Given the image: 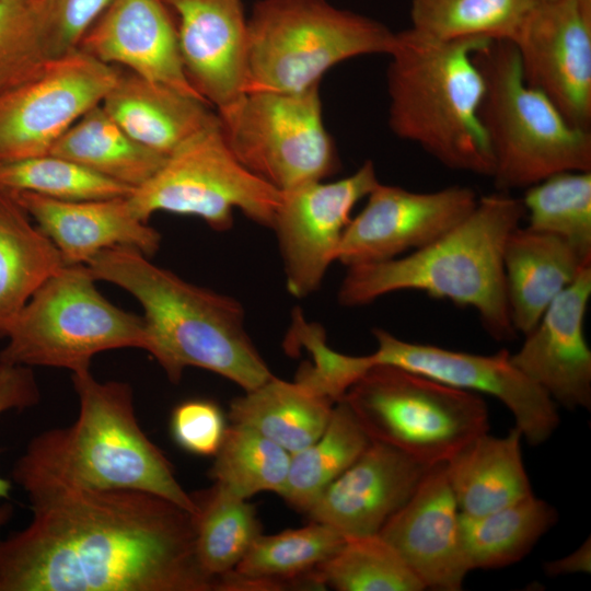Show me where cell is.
<instances>
[{"mask_svg":"<svg viewBox=\"0 0 591 591\" xmlns=\"http://www.w3.org/2000/svg\"><path fill=\"white\" fill-rule=\"evenodd\" d=\"M25 494L32 520L0 542V591H217L177 505L131 489Z\"/></svg>","mask_w":591,"mask_h":591,"instance_id":"1","label":"cell"},{"mask_svg":"<svg viewBox=\"0 0 591 591\" xmlns=\"http://www.w3.org/2000/svg\"><path fill=\"white\" fill-rule=\"evenodd\" d=\"M77 420L34 437L15 462L12 480L24 491L39 486L131 489L164 498L193 515L197 506L171 462L142 431L127 382L72 374Z\"/></svg>","mask_w":591,"mask_h":591,"instance_id":"2","label":"cell"},{"mask_svg":"<svg viewBox=\"0 0 591 591\" xmlns=\"http://www.w3.org/2000/svg\"><path fill=\"white\" fill-rule=\"evenodd\" d=\"M96 280L128 291L143 310L147 350L172 383L186 368L211 371L251 391L274 374L245 328L242 304L159 267L142 252L114 246L88 264Z\"/></svg>","mask_w":591,"mask_h":591,"instance_id":"3","label":"cell"},{"mask_svg":"<svg viewBox=\"0 0 591 591\" xmlns=\"http://www.w3.org/2000/svg\"><path fill=\"white\" fill-rule=\"evenodd\" d=\"M525 217L521 201L508 192L478 198L474 209L439 239L405 256L348 267L338 301L369 304L382 296L418 290L474 308L495 340L515 337L509 313L503 248Z\"/></svg>","mask_w":591,"mask_h":591,"instance_id":"4","label":"cell"},{"mask_svg":"<svg viewBox=\"0 0 591 591\" xmlns=\"http://www.w3.org/2000/svg\"><path fill=\"white\" fill-rule=\"evenodd\" d=\"M487 38L441 40L396 33L386 72L389 125L447 167L493 176L479 108L485 92L473 55Z\"/></svg>","mask_w":591,"mask_h":591,"instance_id":"5","label":"cell"},{"mask_svg":"<svg viewBox=\"0 0 591 591\" xmlns=\"http://www.w3.org/2000/svg\"><path fill=\"white\" fill-rule=\"evenodd\" d=\"M473 58L485 92L479 116L500 192L528 188L566 171H591V131L572 125L523 79L512 42L489 39Z\"/></svg>","mask_w":591,"mask_h":591,"instance_id":"6","label":"cell"},{"mask_svg":"<svg viewBox=\"0 0 591 591\" xmlns=\"http://www.w3.org/2000/svg\"><path fill=\"white\" fill-rule=\"evenodd\" d=\"M396 33L327 0H260L247 20L246 94L302 92L337 63L389 55Z\"/></svg>","mask_w":591,"mask_h":591,"instance_id":"7","label":"cell"},{"mask_svg":"<svg viewBox=\"0 0 591 591\" xmlns=\"http://www.w3.org/2000/svg\"><path fill=\"white\" fill-rule=\"evenodd\" d=\"M341 399L371 441L427 466L447 463L489 430L477 393L392 364H373Z\"/></svg>","mask_w":591,"mask_h":591,"instance_id":"8","label":"cell"},{"mask_svg":"<svg viewBox=\"0 0 591 591\" xmlns=\"http://www.w3.org/2000/svg\"><path fill=\"white\" fill-rule=\"evenodd\" d=\"M86 265H65L50 276L23 308L0 351V361L90 371L100 352L147 350L142 315L109 302L96 288Z\"/></svg>","mask_w":591,"mask_h":591,"instance_id":"9","label":"cell"},{"mask_svg":"<svg viewBox=\"0 0 591 591\" xmlns=\"http://www.w3.org/2000/svg\"><path fill=\"white\" fill-rule=\"evenodd\" d=\"M134 215L148 222L158 211L193 216L216 231L233 224L240 210L271 228L281 192L250 172L232 153L218 119L166 157L144 184L127 196Z\"/></svg>","mask_w":591,"mask_h":591,"instance_id":"10","label":"cell"},{"mask_svg":"<svg viewBox=\"0 0 591 591\" xmlns=\"http://www.w3.org/2000/svg\"><path fill=\"white\" fill-rule=\"evenodd\" d=\"M235 158L279 192L322 181L339 165L322 113L320 85L302 92L247 93L218 115Z\"/></svg>","mask_w":591,"mask_h":591,"instance_id":"11","label":"cell"},{"mask_svg":"<svg viewBox=\"0 0 591 591\" xmlns=\"http://www.w3.org/2000/svg\"><path fill=\"white\" fill-rule=\"evenodd\" d=\"M119 72L76 49L1 94L0 162L49 153L69 127L102 102Z\"/></svg>","mask_w":591,"mask_h":591,"instance_id":"12","label":"cell"},{"mask_svg":"<svg viewBox=\"0 0 591 591\" xmlns=\"http://www.w3.org/2000/svg\"><path fill=\"white\" fill-rule=\"evenodd\" d=\"M378 343L374 363L392 364L448 385L496 397L512 414L522 438L532 447L547 441L559 425L555 402L529 379L501 349L476 355L439 346L409 343L381 328L373 329Z\"/></svg>","mask_w":591,"mask_h":591,"instance_id":"13","label":"cell"},{"mask_svg":"<svg viewBox=\"0 0 591 591\" xmlns=\"http://www.w3.org/2000/svg\"><path fill=\"white\" fill-rule=\"evenodd\" d=\"M374 164L366 161L335 182L314 181L281 192L271 229L276 232L287 289L303 298L322 283L356 204L379 184Z\"/></svg>","mask_w":591,"mask_h":591,"instance_id":"14","label":"cell"},{"mask_svg":"<svg viewBox=\"0 0 591 591\" xmlns=\"http://www.w3.org/2000/svg\"><path fill=\"white\" fill-rule=\"evenodd\" d=\"M524 81L591 127V0L537 1L512 40Z\"/></svg>","mask_w":591,"mask_h":591,"instance_id":"15","label":"cell"},{"mask_svg":"<svg viewBox=\"0 0 591 591\" xmlns=\"http://www.w3.org/2000/svg\"><path fill=\"white\" fill-rule=\"evenodd\" d=\"M367 198L336 253V260L347 267L392 259L428 245L462 221L478 200L466 186L417 193L381 183Z\"/></svg>","mask_w":591,"mask_h":591,"instance_id":"16","label":"cell"},{"mask_svg":"<svg viewBox=\"0 0 591 591\" xmlns=\"http://www.w3.org/2000/svg\"><path fill=\"white\" fill-rule=\"evenodd\" d=\"M178 19V50L193 89L224 114L246 95L247 20L241 0H162Z\"/></svg>","mask_w":591,"mask_h":591,"instance_id":"17","label":"cell"},{"mask_svg":"<svg viewBox=\"0 0 591 591\" xmlns=\"http://www.w3.org/2000/svg\"><path fill=\"white\" fill-rule=\"evenodd\" d=\"M378 534L397 552L425 589L462 590L471 569L445 463L427 470L408 500Z\"/></svg>","mask_w":591,"mask_h":591,"instance_id":"18","label":"cell"},{"mask_svg":"<svg viewBox=\"0 0 591 591\" xmlns=\"http://www.w3.org/2000/svg\"><path fill=\"white\" fill-rule=\"evenodd\" d=\"M429 467L391 445L371 441L305 513L310 521L327 524L345 537L378 534Z\"/></svg>","mask_w":591,"mask_h":591,"instance_id":"19","label":"cell"},{"mask_svg":"<svg viewBox=\"0 0 591 591\" xmlns=\"http://www.w3.org/2000/svg\"><path fill=\"white\" fill-rule=\"evenodd\" d=\"M591 296V266L584 268L528 333L512 362L567 409L591 408V350L583 321Z\"/></svg>","mask_w":591,"mask_h":591,"instance_id":"20","label":"cell"},{"mask_svg":"<svg viewBox=\"0 0 591 591\" xmlns=\"http://www.w3.org/2000/svg\"><path fill=\"white\" fill-rule=\"evenodd\" d=\"M78 49L205 101L186 78L176 25L162 0H111Z\"/></svg>","mask_w":591,"mask_h":591,"instance_id":"21","label":"cell"},{"mask_svg":"<svg viewBox=\"0 0 591 591\" xmlns=\"http://www.w3.org/2000/svg\"><path fill=\"white\" fill-rule=\"evenodd\" d=\"M12 192L55 244L65 265H86L100 252L118 245L148 257L159 250L161 234L134 215L127 196L71 201Z\"/></svg>","mask_w":591,"mask_h":591,"instance_id":"22","label":"cell"},{"mask_svg":"<svg viewBox=\"0 0 591 591\" xmlns=\"http://www.w3.org/2000/svg\"><path fill=\"white\" fill-rule=\"evenodd\" d=\"M506 293L512 326L530 333L549 304L591 266L568 242L520 225L503 248Z\"/></svg>","mask_w":591,"mask_h":591,"instance_id":"23","label":"cell"},{"mask_svg":"<svg viewBox=\"0 0 591 591\" xmlns=\"http://www.w3.org/2000/svg\"><path fill=\"white\" fill-rule=\"evenodd\" d=\"M101 105L131 138L165 157L218 119L205 101L130 71L119 72Z\"/></svg>","mask_w":591,"mask_h":591,"instance_id":"24","label":"cell"},{"mask_svg":"<svg viewBox=\"0 0 591 591\" xmlns=\"http://www.w3.org/2000/svg\"><path fill=\"white\" fill-rule=\"evenodd\" d=\"M345 536L315 521L276 534H260L217 591L320 589L313 570L343 545Z\"/></svg>","mask_w":591,"mask_h":591,"instance_id":"25","label":"cell"},{"mask_svg":"<svg viewBox=\"0 0 591 591\" xmlns=\"http://www.w3.org/2000/svg\"><path fill=\"white\" fill-rule=\"evenodd\" d=\"M521 431L503 437L485 432L445 463L461 513L483 515L533 495L523 464Z\"/></svg>","mask_w":591,"mask_h":591,"instance_id":"26","label":"cell"},{"mask_svg":"<svg viewBox=\"0 0 591 591\" xmlns=\"http://www.w3.org/2000/svg\"><path fill=\"white\" fill-rule=\"evenodd\" d=\"M65 266L12 190L0 187V339L36 290Z\"/></svg>","mask_w":591,"mask_h":591,"instance_id":"27","label":"cell"},{"mask_svg":"<svg viewBox=\"0 0 591 591\" xmlns=\"http://www.w3.org/2000/svg\"><path fill=\"white\" fill-rule=\"evenodd\" d=\"M335 402L298 381L273 375L234 398L229 408L233 424L248 426L290 454L314 442L324 431Z\"/></svg>","mask_w":591,"mask_h":591,"instance_id":"28","label":"cell"},{"mask_svg":"<svg viewBox=\"0 0 591 591\" xmlns=\"http://www.w3.org/2000/svg\"><path fill=\"white\" fill-rule=\"evenodd\" d=\"M49 153L132 189L152 177L166 159L131 138L101 103L69 127Z\"/></svg>","mask_w":591,"mask_h":591,"instance_id":"29","label":"cell"},{"mask_svg":"<svg viewBox=\"0 0 591 591\" xmlns=\"http://www.w3.org/2000/svg\"><path fill=\"white\" fill-rule=\"evenodd\" d=\"M557 520V510L534 494L487 514L460 512L461 541L470 569H496L520 561Z\"/></svg>","mask_w":591,"mask_h":591,"instance_id":"30","label":"cell"},{"mask_svg":"<svg viewBox=\"0 0 591 591\" xmlns=\"http://www.w3.org/2000/svg\"><path fill=\"white\" fill-rule=\"evenodd\" d=\"M370 438L345 403H335L322 434L291 454L288 476L279 494L294 509L306 512L322 491L368 448Z\"/></svg>","mask_w":591,"mask_h":591,"instance_id":"31","label":"cell"},{"mask_svg":"<svg viewBox=\"0 0 591 591\" xmlns=\"http://www.w3.org/2000/svg\"><path fill=\"white\" fill-rule=\"evenodd\" d=\"M192 496L196 557L218 586V578L232 571L262 534V525L254 506L217 483Z\"/></svg>","mask_w":591,"mask_h":591,"instance_id":"32","label":"cell"},{"mask_svg":"<svg viewBox=\"0 0 591 591\" xmlns=\"http://www.w3.org/2000/svg\"><path fill=\"white\" fill-rule=\"evenodd\" d=\"M536 0H412V28L441 40L512 42Z\"/></svg>","mask_w":591,"mask_h":591,"instance_id":"33","label":"cell"},{"mask_svg":"<svg viewBox=\"0 0 591 591\" xmlns=\"http://www.w3.org/2000/svg\"><path fill=\"white\" fill-rule=\"evenodd\" d=\"M322 589L338 591H422L424 584L379 534L346 537L314 569Z\"/></svg>","mask_w":591,"mask_h":591,"instance_id":"34","label":"cell"},{"mask_svg":"<svg viewBox=\"0 0 591 591\" xmlns=\"http://www.w3.org/2000/svg\"><path fill=\"white\" fill-rule=\"evenodd\" d=\"M290 457L287 450L255 429L232 422L224 431L209 476L245 500L263 491L279 495L288 476Z\"/></svg>","mask_w":591,"mask_h":591,"instance_id":"35","label":"cell"},{"mask_svg":"<svg viewBox=\"0 0 591 591\" xmlns=\"http://www.w3.org/2000/svg\"><path fill=\"white\" fill-rule=\"evenodd\" d=\"M521 201L530 229L556 235L591 259V171L553 174L528 187Z\"/></svg>","mask_w":591,"mask_h":591,"instance_id":"36","label":"cell"},{"mask_svg":"<svg viewBox=\"0 0 591 591\" xmlns=\"http://www.w3.org/2000/svg\"><path fill=\"white\" fill-rule=\"evenodd\" d=\"M0 187L71 201L125 197L134 190L51 153L0 162Z\"/></svg>","mask_w":591,"mask_h":591,"instance_id":"37","label":"cell"},{"mask_svg":"<svg viewBox=\"0 0 591 591\" xmlns=\"http://www.w3.org/2000/svg\"><path fill=\"white\" fill-rule=\"evenodd\" d=\"M289 341H297L312 357V362H304L294 380L335 403L374 364L371 355L348 356L329 348L321 326L308 323L300 312L293 314Z\"/></svg>","mask_w":591,"mask_h":591,"instance_id":"38","label":"cell"},{"mask_svg":"<svg viewBox=\"0 0 591 591\" xmlns=\"http://www.w3.org/2000/svg\"><path fill=\"white\" fill-rule=\"evenodd\" d=\"M50 60L27 0L0 1V95Z\"/></svg>","mask_w":591,"mask_h":591,"instance_id":"39","label":"cell"},{"mask_svg":"<svg viewBox=\"0 0 591 591\" xmlns=\"http://www.w3.org/2000/svg\"><path fill=\"white\" fill-rule=\"evenodd\" d=\"M50 59L76 49L111 0H27Z\"/></svg>","mask_w":591,"mask_h":591,"instance_id":"40","label":"cell"},{"mask_svg":"<svg viewBox=\"0 0 591 591\" xmlns=\"http://www.w3.org/2000/svg\"><path fill=\"white\" fill-rule=\"evenodd\" d=\"M225 429L221 408L209 399L185 401L175 406L170 419L176 444L199 456H215Z\"/></svg>","mask_w":591,"mask_h":591,"instance_id":"41","label":"cell"},{"mask_svg":"<svg viewBox=\"0 0 591 591\" xmlns=\"http://www.w3.org/2000/svg\"><path fill=\"white\" fill-rule=\"evenodd\" d=\"M40 391L32 368L0 361V415L37 405ZM12 484L0 476V500L10 497Z\"/></svg>","mask_w":591,"mask_h":591,"instance_id":"42","label":"cell"},{"mask_svg":"<svg viewBox=\"0 0 591 591\" xmlns=\"http://www.w3.org/2000/svg\"><path fill=\"white\" fill-rule=\"evenodd\" d=\"M544 572L549 577L569 573H590L591 571V542L586 540L575 552L555 560L545 561Z\"/></svg>","mask_w":591,"mask_h":591,"instance_id":"43","label":"cell"},{"mask_svg":"<svg viewBox=\"0 0 591 591\" xmlns=\"http://www.w3.org/2000/svg\"><path fill=\"white\" fill-rule=\"evenodd\" d=\"M14 507L10 502H0V533L3 526L12 519ZM1 542V536H0Z\"/></svg>","mask_w":591,"mask_h":591,"instance_id":"44","label":"cell"},{"mask_svg":"<svg viewBox=\"0 0 591 591\" xmlns=\"http://www.w3.org/2000/svg\"><path fill=\"white\" fill-rule=\"evenodd\" d=\"M536 1H549V0H536Z\"/></svg>","mask_w":591,"mask_h":591,"instance_id":"45","label":"cell"},{"mask_svg":"<svg viewBox=\"0 0 591 591\" xmlns=\"http://www.w3.org/2000/svg\"><path fill=\"white\" fill-rule=\"evenodd\" d=\"M0 1H2V0H0Z\"/></svg>","mask_w":591,"mask_h":591,"instance_id":"46","label":"cell"}]
</instances>
